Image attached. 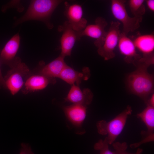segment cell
I'll use <instances>...</instances> for the list:
<instances>
[{
    "label": "cell",
    "mask_w": 154,
    "mask_h": 154,
    "mask_svg": "<svg viewBox=\"0 0 154 154\" xmlns=\"http://www.w3.org/2000/svg\"><path fill=\"white\" fill-rule=\"evenodd\" d=\"M154 62V58L142 57L134 64L136 68L127 78V85L130 91L145 102L153 92L154 76L148 72L147 68Z\"/></svg>",
    "instance_id": "obj_1"
},
{
    "label": "cell",
    "mask_w": 154,
    "mask_h": 154,
    "mask_svg": "<svg viewBox=\"0 0 154 154\" xmlns=\"http://www.w3.org/2000/svg\"><path fill=\"white\" fill-rule=\"evenodd\" d=\"M62 2L58 0H35L31 1L26 13L16 22L17 25L30 20H38L44 22L49 29L53 25L50 21L52 13Z\"/></svg>",
    "instance_id": "obj_2"
},
{
    "label": "cell",
    "mask_w": 154,
    "mask_h": 154,
    "mask_svg": "<svg viewBox=\"0 0 154 154\" xmlns=\"http://www.w3.org/2000/svg\"><path fill=\"white\" fill-rule=\"evenodd\" d=\"M132 112L131 107L128 106L123 111L112 119L107 122L102 120L96 124L98 132L102 135H107L105 139L109 145L113 144L121 133L125 124L128 116Z\"/></svg>",
    "instance_id": "obj_3"
},
{
    "label": "cell",
    "mask_w": 154,
    "mask_h": 154,
    "mask_svg": "<svg viewBox=\"0 0 154 154\" xmlns=\"http://www.w3.org/2000/svg\"><path fill=\"white\" fill-rule=\"evenodd\" d=\"M28 66L18 57L4 77V88L14 95L21 90L27 78L32 74Z\"/></svg>",
    "instance_id": "obj_4"
},
{
    "label": "cell",
    "mask_w": 154,
    "mask_h": 154,
    "mask_svg": "<svg viewBox=\"0 0 154 154\" xmlns=\"http://www.w3.org/2000/svg\"><path fill=\"white\" fill-rule=\"evenodd\" d=\"M125 2V0H112L111 9L113 16L123 25L122 33L127 35L129 32H133L139 27L142 17H130L126 9Z\"/></svg>",
    "instance_id": "obj_5"
},
{
    "label": "cell",
    "mask_w": 154,
    "mask_h": 154,
    "mask_svg": "<svg viewBox=\"0 0 154 154\" xmlns=\"http://www.w3.org/2000/svg\"><path fill=\"white\" fill-rule=\"evenodd\" d=\"M120 23L112 21L105 37L103 45L98 48V54L104 60H108L115 56L114 50L118 45L120 35Z\"/></svg>",
    "instance_id": "obj_6"
},
{
    "label": "cell",
    "mask_w": 154,
    "mask_h": 154,
    "mask_svg": "<svg viewBox=\"0 0 154 154\" xmlns=\"http://www.w3.org/2000/svg\"><path fill=\"white\" fill-rule=\"evenodd\" d=\"M58 30L62 32L60 39L61 51L60 55L64 58L70 56L76 42L81 38L80 31L74 30L66 21L58 27Z\"/></svg>",
    "instance_id": "obj_7"
},
{
    "label": "cell",
    "mask_w": 154,
    "mask_h": 154,
    "mask_svg": "<svg viewBox=\"0 0 154 154\" xmlns=\"http://www.w3.org/2000/svg\"><path fill=\"white\" fill-rule=\"evenodd\" d=\"M107 23L103 17H98L95 20V23L86 26L82 30L80 31L81 37L86 36L94 38L95 46L98 48L103 44L107 32L105 28Z\"/></svg>",
    "instance_id": "obj_8"
},
{
    "label": "cell",
    "mask_w": 154,
    "mask_h": 154,
    "mask_svg": "<svg viewBox=\"0 0 154 154\" xmlns=\"http://www.w3.org/2000/svg\"><path fill=\"white\" fill-rule=\"evenodd\" d=\"M64 5V14L70 27L77 31L83 30L86 26L87 21L83 17L82 6L77 4H70L67 2H65Z\"/></svg>",
    "instance_id": "obj_9"
},
{
    "label": "cell",
    "mask_w": 154,
    "mask_h": 154,
    "mask_svg": "<svg viewBox=\"0 0 154 154\" xmlns=\"http://www.w3.org/2000/svg\"><path fill=\"white\" fill-rule=\"evenodd\" d=\"M56 78L38 74H32L27 79L21 89L25 94L43 90L50 84H54Z\"/></svg>",
    "instance_id": "obj_10"
},
{
    "label": "cell",
    "mask_w": 154,
    "mask_h": 154,
    "mask_svg": "<svg viewBox=\"0 0 154 154\" xmlns=\"http://www.w3.org/2000/svg\"><path fill=\"white\" fill-rule=\"evenodd\" d=\"M20 37L17 33L6 43L0 54V63L8 66L10 68L15 61L16 55L19 49Z\"/></svg>",
    "instance_id": "obj_11"
},
{
    "label": "cell",
    "mask_w": 154,
    "mask_h": 154,
    "mask_svg": "<svg viewBox=\"0 0 154 154\" xmlns=\"http://www.w3.org/2000/svg\"><path fill=\"white\" fill-rule=\"evenodd\" d=\"M118 45L121 53L124 56L125 61L134 64L142 57L137 54L133 42L127 35L121 33Z\"/></svg>",
    "instance_id": "obj_12"
},
{
    "label": "cell",
    "mask_w": 154,
    "mask_h": 154,
    "mask_svg": "<svg viewBox=\"0 0 154 154\" xmlns=\"http://www.w3.org/2000/svg\"><path fill=\"white\" fill-rule=\"evenodd\" d=\"M93 97V94L90 89L86 88L82 90L79 86L74 84L72 85L65 100L73 104L86 106L91 104Z\"/></svg>",
    "instance_id": "obj_13"
},
{
    "label": "cell",
    "mask_w": 154,
    "mask_h": 154,
    "mask_svg": "<svg viewBox=\"0 0 154 154\" xmlns=\"http://www.w3.org/2000/svg\"><path fill=\"white\" fill-rule=\"evenodd\" d=\"M90 76V70L88 67L84 68L82 72H79L66 65L59 78L70 85L76 84L79 86L82 80H88Z\"/></svg>",
    "instance_id": "obj_14"
},
{
    "label": "cell",
    "mask_w": 154,
    "mask_h": 154,
    "mask_svg": "<svg viewBox=\"0 0 154 154\" xmlns=\"http://www.w3.org/2000/svg\"><path fill=\"white\" fill-rule=\"evenodd\" d=\"M65 58L60 55L53 60L45 65L43 61L40 62V68L38 74L48 77L56 78H59L61 72L67 65L64 61Z\"/></svg>",
    "instance_id": "obj_15"
},
{
    "label": "cell",
    "mask_w": 154,
    "mask_h": 154,
    "mask_svg": "<svg viewBox=\"0 0 154 154\" xmlns=\"http://www.w3.org/2000/svg\"><path fill=\"white\" fill-rule=\"evenodd\" d=\"M64 112L70 121L77 127L81 126L86 115V106L73 104L63 108Z\"/></svg>",
    "instance_id": "obj_16"
},
{
    "label": "cell",
    "mask_w": 154,
    "mask_h": 154,
    "mask_svg": "<svg viewBox=\"0 0 154 154\" xmlns=\"http://www.w3.org/2000/svg\"><path fill=\"white\" fill-rule=\"evenodd\" d=\"M136 47L143 54L142 57L154 56V36L147 34L139 36L133 41Z\"/></svg>",
    "instance_id": "obj_17"
},
{
    "label": "cell",
    "mask_w": 154,
    "mask_h": 154,
    "mask_svg": "<svg viewBox=\"0 0 154 154\" xmlns=\"http://www.w3.org/2000/svg\"><path fill=\"white\" fill-rule=\"evenodd\" d=\"M137 117L141 119L147 128L145 133L146 136L154 133V107L147 105V107L141 112L137 115Z\"/></svg>",
    "instance_id": "obj_18"
},
{
    "label": "cell",
    "mask_w": 154,
    "mask_h": 154,
    "mask_svg": "<svg viewBox=\"0 0 154 154\" xmlns=\"http://www.w3.org/2000/svg\"><path fill=\"white\" fill-rule=\"evenodd\" d=\"M143 0H130L129 5L131 13L134 17H142L145 13V8Z\"/></svg>",
    "instance_id": "obj_19"
},
{
    "label": "cell",
    "mask_w": 154,
    "mask_h": 154,
    "mask_svg": "<svg viewBox=\"0 0 154 154\" xmlns=\"http://www.w3.org/2000/svg\"><path fill=\"white\" fill-rule=\"evenodd\" d=\"M113 146L115 150L114 152L115 154H141L143 151L142 149L138 148L135 153L128 152L126 150L128 145L125 142L121 143L117 142L113 143Z\"/></svg>",
    "instance_id": "obj_20"
},
{
    "label": "cell",
    "mask_w": 154,
    "mask_h": 154,
    "mask_svg": "<svg viewBox=\"0 0 154 154\" xmlns=\"http://www.w3.org/2000/svg\"><path fill=\"white\" fill-rule=\"evenodd\" d=\"M94 148L96 150H100V154H115L114 152L110 150L109 144L105 139L99 140L95 144Z\"/></svg>",
    "instance_id": "obj_21"
},
{
    "label": "cell",
    "mask_w": 154,
    "mask_h": 154,
    "mask_svg": "<svg viewBox=\"0 0 154 154\" xmlns=\"http://www.w3.org/2000/svg\"><path fill=\"white\" fill-rule=\"evenodd\" d=\"M154 140V133L146 136L144 139L139 142L131 144L130 147L132 148H135L143 143L153 141Z\"/></svg>",
    "instance_id": "obj_22"
},
{
    "label": "cell",
    "mask_w": 154,
    "mask_h": 154,
    "mask_svg": "<svg viewBox=\"0 0 154 154\" xmlns=\"http://www.w3.org/2000/svg\"><path fill=\"white\" fill-rule=\"evenodd\" d=\"M21 145V148L19 154H34L29 144L22 143Z\"/></svg>",
    "instance_id": "obj_23"
},
{
    "label": "cell",
    "mask_w": 154,
    "mask_h": 154,
    "mask_svg": "<svg viewBox=\"0 0 154 154\" xmlns=\"http://www.w3.org/2000/svg\"><path fill=\"white\" fill-rule=\"evenodd\" d=\"M147 5L149 9L152 11H154V0H148L146 1Z\"/></svg>",
    "instance_id": "obj_24"
},
{
    "label": "cell",
    "mask_w": 154,
    "mask_h": 154,
    "mask_svg": "<svg viewBox=\"0 0 154 154\" xmlns=\"http://www.w3.org/2000/svg\"><path fill=\"white\" fill-rule=\"evenodd\" d=\"M147 105H149L154 107V94H152L150 98L145 102Z\"/></svg>",
    "instance_id": "obj_25"
},
{
    "label": "cell",
    "mask_w": 154,
    "mask_h": 154,
    "mask_svg": "<svg viewBox=\"0 0 154 154\" xmlns=\"http://www.w3.org/2000/svg\"><path fill=\"white\" fill-rule=\"evenodd\" d=\"M4 80L1 72L0 67V88L2 86L4 87Z\"/></svg>",
    "instance_id": "obj_26"
}]
</instances>
